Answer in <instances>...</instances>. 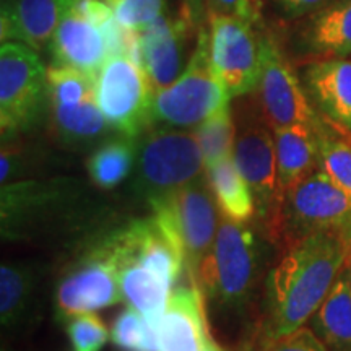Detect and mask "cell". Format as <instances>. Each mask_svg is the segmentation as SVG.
Returning <instances> with one entry per match:
<instances>
[{
    "label": "cell",
    "instance_id": "6da1fadb",
    "mask_svg": "<svg viewBox=\"0 0 351 351\" xmlns=\"http://www.w3.org/2000/svg\"><path fill=\"white\" fill-rule=\"evenodd\" d=\"M348 262L351 249L339 236L317 232L289 244L267 275L263 317L247 351L261 350L304 326Z\"/></svg>",
    "mask_w": 351,
    "mask_h": 351
},
{
    "label": "cell",
    "instance_id": "7a4b0ae2",
    "mask_svg": "<svg viewBox=\"0 0 351 351\" xmlns=\"http://www.w3.org/2000/svg\"><path fill=\"white\" fill-rule=\"evenodd\" d=\"M265 241L247 223L221 217L217 238L202 262L197 287L204 300L225 311L251 304L265 269Z\"/></svg>",
    "mask_w": 351,
    "mask_h": 351
},
{
    "label": "cell",
    "instance_id": "3957f363",
    "mask_svg": "<svg viewBox=\"0 0 351 351\" xmlns=\"http://www.w3.org/2000/svg\"><path fill=\"white\" fill-rule=\"evenodd\" d=\"M317 232L339 236L351 249V195L320 168L285 192L269 236L291 244Z\"/></svg>",
    "mask_w": 351,
    "mask_h": 351
},
{
    "label": "cell",
    "instance_id": "277c9868",
    "mask_svg": "<svg viewBox=\"0 0 351 351\" xmlns=\"http://www.w3.org/2000/svg\"><path fill=\"white\" fill-rule=\"evenodd\" d=\"M230 98L213 69L208 32L200 29L195 49L181 77L155 93L152 121L171 127H197L230 106Z\"/></svg>",
    "mask_w": 351,
    "mask_h": 351
},
{
    "label": "cell",
    "instance_id": "5b68a950",
    "mask_svg": "<svg viewBox=\"0 0 351 351\" xmlns=\"http://www.w3.org/2000/svg\"><path fill=\"white\" fill-rule=\"evenodd\" d=\"M137 145V187L148 202L204 179L205 161L195 132L166 127L143 132Z\"/></svg>",
    "mask_w": 351,
    "mask_h": 351
},
{
    "label": "cell",
    "instance_id": "8992f818",
    "mask_svg": "<svg viewBox=\"0 0 351 351\" xmlns=\"http://www.w3.org/2000/svg\"><path fill=\"white\" fill-rule=\"evenodd\" d=\"M150 205L153 215L163 221L181 245L189 282L195 285L202 262L212 249L221 221L208 181L199 179Z\"/></svg>",
    "mask_w": 351,
    "mask_h": 351
},
{
    "label": "cell",
    "instance_id": "52a82bcc",
    "mask_svg": "<svg viewBox=\"0 0 351 351\" xmlns=\"http://www.w3.org/2000/svg\"><path fill=\"white\" fill-rule=\"evenodd\" d=\"M47 93V69L38 51L23 43L0 47V127L2 135L29 129L41 116Z\"/></svg>",
    "mask_w": 351,
    "mask_h": 351
},
{
    "label": "cell",
    "instance_id": "ba28073f",
    "mask_svg": "<svg viewBox=\"0 0 351 351\" xmlns=\"http://www.w3.org/2000/svg\"><path fill=\"white\" fill-rule=\"evenodd\" d=\"M96 103L119 135L140 137L152 124L155 88L142 65L127 56H112L95 77Z\"/></svg>",
    "mask_w": 351,
    "mask_h": 351
},
{
    "label": "cell",
    "instance_id": "9c48e42d",
    "mask_svg": "<svg viewBox=\"0 0 351 351\" xmlns=\"http://www.w3.org/2000/svg\"><path fill=\"white\" fill-rule=\"evenodd\" d=\"M256 93L263 119L271 129L295 124L319 129L324 124L306 88L271 36L262 38V70Z\"/></svg>",
    "mask_w": 351,
    "mask_h": 351
},
{
    "label": "cell",
    "instance_id": "30bf717a",
    "mask_svg": "<svg viewBox=\"0 0 351 351\" xmlns=\"http://www.w3.org/2000/svg\"><path fill=\"white\" fill-rule=\"evenodd\" d=\"M124 300L119 265L108 238L88 251L60 280L56 293V307L60 319L93 313L119 304Z\"/></svg>",
    "mask_w": 351,
    "mask_h": 351
},
{
    "label": "cell",
    "instance_id": "8fae6325",
    "mask_svg": "<svg viewBox=\"0 0 351 351\" xmlns=\"http://www.w3.org/2000/svg\"><path fill=\"white\" fill-rule=\"evenodd\" d=\"M210 57L231 98L256 91L262 70V38L252 25L234 16L210 13Z\"/></svg>",
    "mask_w": 351,
    "mask_h": 351
},
{
    "label": "cell",
    "instance_id": "7c38bea8",
    "mask_svg": "<svg viewBox=\"0 0 351 351\" xmlns=\"http://www.w3.org/2000/svg\"><path fill=\"white\" fill-rule=\"evenodd\" d=\"M263 121L256 117L244 119L236 134L232 160L251 189L257 217L265 231L270 232L282 204V192L276 169L274 130H269V124Z\"/></svg>",
    "mask_w": 351,
    "mask_h": 351
},
{
    "label": "cell",
    "instance_id": "4fadbf2b",
    "mask_svg": "<svg viewBox=\"0 0 351 351\" xmlns=\"http://www.w3.org/2000/svg\"><path fill=\"white\" fill-rule=\"evenodd\" d=\"M204 301L194 283L171 291L168 307L156 326L160 351H212L218 345L210 335Z\"/></svg>",
    "mask_w": 351,
    "mask_h": 351
},
{
    "label": "cell",
    "instance_id": "5bb4252c",
    "mask_svg": "<svg viewBox=\"0 0 351 351\" xmlns=\"http://www.w3.org/2000/svg\"><path fill=\"white\" fill-rule=\"evenodd\" d=\"M54 65L72 67L96 77L111 57L103 29L75 3L64 13L49 43Z\"/></svg>",
    "mask_w": 351,
    "mask_h": 351
},
{
    "label": "cell",
    "instance_id": "9a60e30c",
    "mask_svg": "<svg viewBox=\"0 0 351 351\" xmlns=\"http://www.w3.org/2000/svg\"><path fill=\"white\" fill-rule=\"evenodd\" d=\"M191 25L194 23L184 13L178 19L163 13L155 23L140 33L142 69L155 91L169 86L184 72Z\"/></svg>",
    "mask_w": 351,
    "mask_h": 351
},
{
    "label": "cell",
    "instance_id": "2e32d148",
    "mask_svg": "<svg viewBox=\"0 0 351 351\" xmlns=\"http://www.w3.org/2000/svg\"><path fill=\"white\" fill-rule=\"evenodd\" d=\"M75 0H3L2 43H23L34 51L49 46L64 13Z\"/></svg>",
    "mask_w": 351,
    "mask_h": 351
},
{
    "label": "cell",
    "instance_id": "e0dca14e",
    "mask_svg": "<svg viewBox=\"0 0 351 351\" xmlns=\"http://www.w3.org/2000/svg\"><path fill=\"white\" fill-rule=\"evenodd\" d=\"M304 88L326 121L351 135V60H319L304 70Z\"/></svg>",
    "mask_w": 351,
    "mask_h": 351
},
{
    "label": "cell",
    "instance_id": "ac0fdd59",
    "mask_svg": "<svg viewBox=\"0 0 351 351\" xmlns=\"http://www.w3.org/2000/svg\"><path fill=\"white\" fill-rule=\"evenodd\" d=\"M276 169L280 192L283 194L319 168L317 129L295 124L274 127Z\"/></svg>",
    "mask_w": 351,
    "mask_h": 351
},
{
    "label": "cell",
    "instance_id": "d6986e66",
    "mask_svg": "<svg viewBox=\"0 0 351 351\" xmlns=\"http://www.w3.org/2000/svg\"><path fill=\"white\" fill-rule=\"evenodd\" d=\"M309 327L328 351H351V262L309 319Z\"/></svg>",
    "mask_w": 351,
    "mask_h": 351
},
{
    "label": "cell",
    "instance_id": "ffe728a7",
    "mask_svg": "<svg viewBox=\"0 0 351 351\" xmlns=\"http://www.w3.org/2000/svg\"><path fill=\"white\" fill-rule=\"evenodd\" d=\"M117 265L124 301L156 328L168 307L173 285L140 263L124 262Z\"/></svg>",
    "mask_w": 351,
    "mask_h": 351
},
{
    "label": "cell",
    "instance_id": "44dd1931",
    "mask_svg": "<svg viewBox=\"0 0 351 351\" xmlns=\"http://www.w3.org/2000/svg\"><path fill=\"white\" fill-rule=\"evenodd\" d=\"M207 181L221 217L231 221L247 223L257 215L251 189L232 158H226L207 169Z\"/></svg>",
    "mask_w": 351,
    "mask_h": 351
},
{
    "label": "cell",
    "instance_id": "7402d4cb",
    "mask_svg": "<svg viewBox=\"0 0 351 351\" xmlns=\"http://www.w3.org/2000/svg\"><path fill=\"white\" fill-rule=\"evenodd\" d=\"M304 41L319 54H351V0L326 5L307 23Z\"/></svg>",
    "mask_w": 351,
    "mask_h": 351
},
{
    "label": "cell",
    "instance_id": "603a6c76",
    "mask_svg": "<svg viewBox=\"0 0 351 351\" xmlns=\"http://www.w3.org/2000/svg\"><path fill=\"white\" fill-rule=\"evenodd\" d=\"M137 158L135 138L125 135L114 137L93 152L88 158L86 169L91 181L101 189H112L130 174Z\"/></svg>",
    "mask_w": 351,
    "mask_h": 351
},
{
    "label": "cell",
    "instance_id": "cb8c5ba5",
    "mask_svg": "<svg viewBox=\"0 0 351 351\" xmlns=\"http://www.w3.org/2000/svg\"><path fill=\"white\" fill-rule=\"evenodd\" d=\"M51 111L57 134L67 142H93L103 137L108 130H112L96 103V98L70 106L51 104Z\"/></svg>",
    "mask_w": 351,
    "mask_h": 351
},
{
    "label": "cell",
    "instance_id": "d4e9b609",
    "mask_svg": "<svg viewBox=\"0 0 351 351\" xmlns=\"http://www.w3.org/2000/svg\"><path fill=\"white\" fill-rule=\"evenodd\" d=\"M346 132L324 121L317 129L319 168L351 195V140Z\"/></svg>",
    "mask_w": 351,
    "mask_h": 351
},
{
    "label": "cell",
    "instance_id": "484cf974",
    "mask_svg": "<svg viewBox=\"0 0 351 351\" xmlns=\"http://www.w3.org/2000/svg\"><path fill=\"white\" fill-rule=\"evenodd\" d=\"M33 298V271L20 263L0 267V317L3 326H15Z\"/></svg>",
    "mask_w": 351,
    "mask_h": 351
},
{
    "label": "cell",
    "instance_id": "4316f807",
    "mask_svg": "<svg viewBox=\"0 0 351 351\" xmlns=\"http://www.w3.org/2000/svg\"><path fill=\"white\" fill-rule=\"evenodd\" d=\"M194 132L200 143L205 168L210 169L219 161L232 158L238 127L232 119L230 106L223 108L221 111L202 122L195 127Z\"/></svg>",
    "mask_w": 351,
    "mask_h": 351
},
{
    "label": "cell",
    "instance_id": "83f0119b",
    "mask_svg": "<svg viewBox=\"0 0 351 351\" xmlns=\"http://www.w3.org/2000/svg\"><path fill=\"white\" fill-rule=\"evenodd\" d=\"M47 93L51 104L70 106L96 98L95 77L82 70L52 64L47 69Z\"/></svg>",
    "mask_w": 351,
    "mask_h": 351
},
{
    "label": "cell",
    "instance_id": "f1b7e54d",
    "mask_svg": "<svg viewBox=\"0 0 351 351\" xmlns=\"http://www.w3.org/2000/svg\"><path fill=\"white\" fill-rule=\"evenodd\" d=\"M111 340L124 351H160L156 328L132 306L114 320Z\"/></svg>",
    "mask_w": 351,
    "mask_h": 351
},
{
    "label": "cell",
    "instance_id": "f546056e",
    "mask_svg": "<svg viewBox=\"0 0 351 351\" xmlns=\"http://www.w3.org/2000/svg\"><path fill=\"white\" fill-rule=\"evenodd\" d=\"M109 5L124 28L142 33L163 15L165 0H112Z\"/></svg>",
    "mask_w": 351,
    "mask_h": 351
},
{
    "label": "cell",
    "instance_id": "4dcf8cb0",
    "mask_svg": "<svg viewBox=\"0 0 351 351\" xmlns=\"http://www.w3.org/2000/svg\"><path fill=\"white\" fill-rule=\"evenodd\" d=\"M67 333L73 351H99L109 339L108 327L93 313L77 314L67 319Z\"/></svg>",
    "mask_w": 351,
    "mask_h": 351
},
{
    "label": "cell",
    "instance_id": "1f68e13d",
    "mask_svg": "<svg viewBox=\"0 0 351 351\" xmlns=\"http://www.w3.org/2000/svg\"><path fill=\"white\" fill-rule=\"evenodd\" d=\"M210 13L234 16L251 25L262 21V0H207Z\"/></svg>",
    "mask_w": 351,
    "mask_h": 351
},
{
    "label": "cell",
    "instance_id": "d6a6232c",
    "mask_svg": "<svg viewBox=\"0 0 351 351\" xmlns=\"http://www.w3.org/2000/svg\"><path fill=\"white\" fill-rule=\"evenodd\" d=\"M257 351H328L311 327L302 326L298 330L271 341Z\"/></svg>",
    "mask_w": 351,
    "mask_h": 351
},
{
    "label": "cell",
    "instance_id": "836d02e7",
    "mask_svg": "<svg viewBox=\"0 0 351 351\" xmlns=\"http://www.w3.org/2000/svg\"><path fill=\"white\" fill-rule=\"evenodd\" d=\"M288 16L298 19V16H304L307 13L319 12L320 8L327 5L328 0H274Z\"/></svg>",
    "mask_w": 351,
    "mask_h": 351
},
{
    "label": "cell",
    "instance_id": "e575fe53",
    "mask_svg": "<svg viewBox=\"0 0 351 351\" xmlns=\"http://www.w3.org/2000/svg\"><path fill=\"white\" fill-rule=\"evenodd\" d=\"M202 10H204V0H184L182 13L192 23H199L202 20Z\"/></svg>",
    "mask_w": 351,
    "mask_h": 351
},
{
    "label": "cell",
    "instance_id": "d590c367",
    "mask_svg": "<svg viewBox=\"0 0 351 351\" xmlns=\"http://www.w3.org/2000/svg\"><path fill=\"white\" fill-rule=\"evenodd\" d=\"M108 2H109V3H111V2H112V0H108Z\"/></svg>",
    "mask_w": 351,
    "mask_h": 351
}]
</instances>
